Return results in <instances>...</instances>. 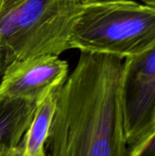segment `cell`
<instances>
[{
  "label": "cell",
  "mask_w": 155,
  "mask_h": 156,
  "mask_svg": "<svg viewBox=\"0 0 155 156\" xmlns=\"http://www.w3.org/2000/svg\"><path fill=\"white\" fill-rule=\"evenodd\" d=\"M5 68V55L3 52V49L0 46V80H1V76L3 74V71Z\"/></svg>",
  "instance_id": "8fae6325"
},
{
  "label": "cell",
  "mask_w": 155,
  "mask_h": 156,
  "mask_svg": "<svg viewBox=\"0 0 155 156\" xmlns=\"http://www.w3.org/2000/svg\"><path fill=\"white\" fill-rule=\"evenodd\" d=\"M124 59L80 51L57 96L44 156H132L122 102Z\"/></svg>",
  "instance_id": "6da1fadb"
},
{
  "label": "cell",
  "mask_w": 155,
  "mask_h": 156,
  "mask_svg": "<svg viewBox=\"0 0 155 156\" xmlns=\"http://www.w3.org/2000/svg\"><path fill=\"white\" fill-rule=\"evenodd\" d=\"M0 156H20L18 147H9L0 143Z\"/></svg>",
  "instance_id": "9c48e42d"
},
{
  "label": "cell",
  "mask_w": 155,
  "mask_h": 156,
  "mask_svg": "<svg viewBox=\"0 0 155 156\" xmlns=\"http://www.w3.org/2000/svg\"><path fill=\"white\" fill-rule=\"evenodd\" d=\"M81 4L77 0H24L0 13V46L5 66L37 56H59L70 37Z\"/></svg>",
  "instance_id": "3957f363"
},
{
  "label": "cell",
  "mask_w": 155,
  "mask_h": 156,
  "mask_svg": "<svg viewBox=\"0 0 155 156\" xmlns=\"http://www.w3.org/2000/svg\"><path fill=\"white\" fill-rule=\"evenodd\" d=\"M24 0H3L2 1V5H1V12L7 10L9 8H12L14 6H16V5H18L19 3H21Z\"/></svg>",
  "instance_id": "30bf717a"
},
{
  "label": "cell",
  "mask_w": 155,
  "mask_h": 156,
  "mask_svg": "<svg viewBox=\"0 0 155 156\" xmlns=\"http://www.w3.org/2000/svg\"><path fill=\"white\" fill-rule=\"evenodd\" d=\"M37 106L27 101L0 97V143L9 147H17Z\"/></svg>",
  "instance_id": "8992f818"
},
{
  "label": "cell",
  "mask_w": 155,
  "mask_h": 156,
  "mask_svg": "<svg viewBox=\"0 0 155 156\" xmlns=\"http://www.w3.org/2000/svg\"><path fill=\"white\" fill-rule=\"evenodd\" d=\"M155 131V126H154V129H153V132H154Z\"/></svg>",
  "instance_id": "9a60e30c"
},
{
  "label": "cell",
  "mask_w": 155,
  "mask_h": 156,
  "mask_svg": "<svg viewBox=\"0 0 155 156\" xmlns=\"http://www.w3.org/2000/svg\"><path fill=\"white\" fill-rule=\"evenodd\" d=\"M132 156H155V131L132 152Z\"/></svg>",
  "instance_id": "ba28073f"
},
{
  "label": "cell",
  "mask_w": 155,
  "mask_h": 156,
  "mask_svg": "<svg viewBox=\"0 0 155 156\" xmlns=\"http://www.w3.org/2000/svg\"><path fill=\"white\" fill-rule=\"evenodd\" d=\"M122 102L126 139L132 152L155 126V45L124 59Z\"/></svg>",
  "instance_id": "277c9868"
},
{
  "label": "cell",
  "mask_w": 155,
  "mask_h": 156,
  "mask_svg": "<svg viewBox=\"0 0 155 156\" xmlns=\"http://www.w3.org/2000/svg\"><path fill=\"white\" fill-rule=\"evenodd\" d=\"M59 89L49 93L37 106L32 121L17 145L20 156H44V147L54 116Z\"/></svg>",
  "instance_id": "52a82bcc"
},
{
  "label": "cell",
  "mask_w": 155,
  "mask_h": 156,
  "mask_svg": "<svg viewBox=\"0 0 155 156\" xmlns=\"http://www.w3.org/2000/svg\"><path fill=\"white\" fill-rule=\"evenodd\" d=\"M155 45V8L134 0L81 4L70 37L71 48L123 59Z\"/></svg>",
  "instance_id": "7a4b0ae2"
},
{
  "label": "cell",
  "mask_w": 155,
  "mask_h": 156,
  "mask_svg": "<svg viewBox=\"0 0 155 156\" xmlns=\"http://www.w3.org/2000/svg\"><path fill=\"white\" fill-rule=\"evenodd\" d=\"M2 1H3V0H0V11H1V5H2Z\"/></svg>",
  "instance_id": "5bb4252c"
},
{
  "label": "cell",
  "mask_w": 155,
  "mask_h": 156,
  "mask_svg": "<svg viewBox=\"0 0 155 156\" xmlns=\"http://www.w3.org/2000/svg\"><path fill=\"white\" fill-rule=\"evenodd\" d=\"M69 76V64L58 56L43 55L15 60L5 66L0 80V97L38 105L59 89Z\"/></svg>",
  "instance_id": "5b68a950"
},
{
  "label": "cell",
  "mask_w": 155,
  "mask_h": 156,
  "mask_svg": "<svg viewBox=\"0 0 155 156\" xmlns=\"http://www.w3.org/2000/svg\"><path fill=\"white\" fill-rule=\"evenodd\" d=\"M79 4H86V3H90L94 1H99V0H77Z\"/></svg>",
  "instance_id": "4fadbf2b"
},
{
  "label": "cell",
  "mask_w": 155,
  "mask_h": 156,
  "mask_svg": "<svg viewBox=\"0 0 155 156\" xmlns=\"http://www.w3.org/2000/svg\"><path fill=\"white\" fill-rule=\"evenodd\" d=\"M143 4L145 5H148L152 7H154L155 8V0H141Z\"/></svg>",
  "instance_id": "7c38bea8"
}]
</instances>
